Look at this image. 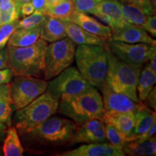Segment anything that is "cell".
<instances>
[{
    "instance_id": "obj_30",
    "label": "cell",
    "mask_w": 156,
    "mask_h": 156,
    "mask_svg": "<svg viewBox=\"0 0 156 156\" xmlns=\"http://www.w3.org/2000/svg\"><path fill=\"white\" fill-rule=\"evenodd\" d=\"M18 23L19 20H15L12 22L0 26V50L5 48L6 45L8 44L11 35L18 28Z\"/></svg>"
},
{
    "instance_id": "obj_27",
    "label": "cell",
    "mask_w": 156,
    "mask_h": 156,
    "mask_svg": "<svg viewBox=\"0 0 156 156\" xmlns=\"http://www.w3.org/2000/svg\"><path fill=\"white\" fill-rule=\"evenodd\" d=\"M105 125L106 140H108L109 143L114 145L117 149L123 151V146L127 142L126 136L110 124H105Z\"/></svg>"
},
{
    "instance_id": "obj_1",
    "label": "cell",
    "mask_w": 156,
    "mask_h": 156,
    "mask_svg": "<svg viewBox=\"0 0 156 156\" xmlns=\"http://www.w3.org/2000/svg\"><path fill=\"white\" fill-rule=\"evenodd\" d=\"M77 125L71 119L52 116L30 130L20 133L23 144L32 153H46L71 146Z\"/></svg>"
},
{
    "instance_id": "obj_7",
    "label": "cell",
    "mask_w": 156,
    "mask_h": 156,
    "mask_svg": "<svg viewBox=\"0 0 156 156\" xmlns=\"http://www.w3.org/2000/svg\"><path fill=\"white\" fill-rule=\"evenodd\" d=\"M75 50L76 44L67 37L48 45L44 79L51 80L70 67L75 60Z\"/></svg>"
},
{
    "instance_id": "obj_6",
    "label": "cell",
    "mask_w": 156,
    "mask_h": 156,
    "mask_svg": "<svg viewBox=\"0 0 156 156\" xmlns=\"http://www.w3.org/2000/svg\"><path fill=\"white\" fill-rule=\"evenodd\" d=\"M142 69L125 63L108 50L106 84L115 92L125 95L139 103L136 85Z\"/></svg>"
},
{
    "instance_id": "obj_8",
    "label": "cell",
    "mask_w": 156,
    "mask_h": 156,
    "mask_svg": "<svg viewBox=\"0 0 156 156\" xmlns=\"http://www.w3.org/2000/svg\"><path fill=\"white\" fill-rule=\"evenodd\" d=\"M48 82L42 78L15 76L11 84L10 98L15 111L26 106L46 92Z\"/></svg>"
},
{
    "instance_id": "obj_12",
    "label": "cell",
    "mask_w": 156,
    "mask_h": 156,
    "mask_svg": "<svg viewBox=\"0 0 156 156\" xmlns=\"http://www.w3.org/2000/svg\"><path fill=\"white\" fill-rule=\"evenodd\" d=\"M104 112L113 111L119 112L134 113L140 105L126 95L115 92L105 84L101 88Z\"/></svg>"
},
{
    "instance_id": "obj_42",
    "label": "cell",
    "mask_w": 156,
    "mask_h": 156,
    "mask_svg": "<svg viewBox=\"0 0 156 156\" xmlns=\"http://www.w3.org/2000/svg\"><path fill=\"white\" fill-rule=\"evenodd\" d=\"M8 67V59H7V49L3 48L0 50V69Z\"/></svg>"
},
{
    "instance_id": "obj_17",
    "label": "cell",
    "mask_w": 156,
    "mask_h": 156,
    "mask_svg": "<svg viewBox=\"0 0 156 156\" xmlns=\"http://www.w3.org/2000/svg\"><path fill=\"white\" fill-rule=\"evenodd\" d=\"M135 122L131 132L126 136L127 142L136 140L138 136L147 131L153 123L156 121L155 111L145 106L143 102L140 103L134 112Z\"/></svg>"
},
{
    "instance_id": "obj_24",
    "label": "cell",
    "mask_w": 156,
    "mask_h": 156,
    "mask_svg": "<svg viewBox=\"0 0 156 156\" xmlns=\"http://www.w3.org/2000/svg\"><path fill=\"white\" fill-rule=\"evenodd\" d=\"M156 82V73L150 69L147 64L142 67L138 78L136 85V92H138V99L140 102H143L150 92L153 88Z\"/></svg>"
},
{
    "instance_id": "obj_45",
    "label": "cell",
    "mask_w": 156,
    "mask_h": 156,
    "mask_svg": "<svg viewBox=\"0 0 156 156\" xmlns=\"http://www.w3.org/2000/svg\"><path fill=\"white\" fill-rule=\"evenodd\" d=\"M30 1L31 0H15V6H16L17 10L18 12V13L20 12V8L21 6H22L24 3L28 2H30Z\"/></svg>"
},
{
    "instance_id": "obj_28",
    "label": "cell",
    "mask_w": 156,
    "mask_h": 156,
    "mask_svg": "<svg viewBox=\"0 0 156 156\" xmlns=\"http://www.w3.org/2000/svg\"><path fill=\"white\" fill-rule=\"evenodd\" d=\"M75 10L86 14H93L103 0H72Z\"/></svg>"
},
{
    "instance_id": "obj_38",
    "label": "cell",
    "mask_w": 156,
    "mask_h": 156,
    "mask_svg": "<svg viewBox=\"0 0 156 156\" xmlns=\"http://www.w3.org/2000/svg\"><path fill=\"white\" fill-rule=\"evenodd\" d=\"M35 11V9L30 2L24 3L20 8L19 18L20 17H25L32 14Z\"/></svg>"
},
{
    "instance_id": "obj_32",
    "label": "cell",
    "mask_w": 156,
    "mask_h": 156,
    "mask_svg": "<svg viewBox=\"0 0 156 156\" xmlns=\"http://www.w3.org/2000/svg\"><path fill=\"white\" fill-rule=\"evenodd\" d=\"M122 1L136 6L147 15H154L155 12V9L153 8L151 0H122Z\"/></svg>"
},
{
    "instance_id": "obj_19",
    "label": "cell",
    "mask_w": 156,
    "mask_h": 156,
    "mask_svg": "<svg viewBox=\"0 0 156 156\" xmlns=\"http://www.w3.org/2000/svg\"><path fill=\"white\" fill-rule=\"evenodd\" d=\"M67 37L64 20L46 15L41 24L40 38L52 43Z\"/></svg>"
},
{
    "instance_id": "obj_21",
    "label": "cell",
    "mask_w": 156,
    "mask_h": 156,
    "mask_svg": "<svg viewBox=\"0 0 156 156\" xmlns=\"http://www.w3.org/2000/svg\"><path fill=\"white\" fill-rule=\"evenodd\" d=\"M124 155L131 156H147L156 155L155 136L143 142L135 140L126 142L123 146Z\"/></svg>"
},
{
    "instance_id": "obj_34",
    "label": "cell",
    "mask_w": 156,
    "mask_h": 156,
    "mask_svg": "<svg viewBox=\"0 0 156 156\" xmlns=\"http://www.w3.org/2000/svg\"><path fill=\"white\" fill-rule=\"evenodd\" d=\"M144 30L149 33L152 36H156V16L155 14L148 15L147 21L144 25Z\"/></svg>"
},
{
    "instance_id": "obj_35",
    "label": "cell",
    "mask_w": 156,
    "mask_h": 156,
    "mask_svg": "<svg viewBox=\"0 0 156 156\" xmlns=\"http://www.w3.org/2000/svg\"><path fill=\"white\" fill-rule=\"evenodd\" d=\"M156 132V121L153 123V124L150 126V128L146 131L145 133L141 134L140 136H138L136 140H134L136 142H143L145 140L151 139V137L155 136Z\"/></svg>"
},
{
    "instance_id": "obj_43",
    "label": "cell",
    "mask_w": 156,
    "mask_h": 156,
    "mask_svg": "<svg viewBox=\"0 0 156 156\" xmlns=\"http://www.w3.org/2000/svg\"><path fill=\"white\" fill-rule=\"evenodd\" d=\"M147 64L150 69H151L154 73H156V51H155L153 54V55H152L151 58H150L149 62H147Z\"/></svg>"
},
{
    "instance_id": "obj_40",
    "label": "cell",
    "mask_w": 156,
    "mask_h": 156,
    "mask_svg": "<svg viewBox=\"0 0 156 156\" xmlns=\"http://www.w3.org/2000/svg\"><path fill=\"white\" fill-rule=\"evenodd\" d=\"M10 90L11 84L7 83L0 85V99H8L11 100L10 98Z\"/></svg>"
},
{
    "instance_id": "obj_15",
    "label": "cell",
    "mask_w": 156,
    "mask_h": 156,
    "mask_svg": "<svg viewBox=\"0 0 156 156\" xmlns=\"http://www.w3.org/2000/svg\"><path fill=\"white\" fill-rule=\"evenodd\" d=\"M112 40L128 44H155V40L152 38L144 29L127 23L124 26L112 31Z\"/></svg>"
},
{
    "instance_id": "obj_46",
    "label": "cell",
    "mask_w": 156,
    "mask_h": 156,
    "mask_svg": "<svg viewBox=\"0 0 156 156\" xmlns=\"http://www.w3.org/2000/svg\"><path fill=\"white\" fill-rule=\"evenodd\" d=\"M56 0H47V7H48V6L51 5Z\"/></svg>"
},
{
    "instance_id": "obj_4",
    "label": "cell",
    "mask_w": 156,
    "mask_h": 156,
    "mask_svg": "<svg viewBox=\"0 0 156 156\" xmlns=\"http://www.w3.org/2000/svg\"><path fill=\"white\" fill-rule=\"evenodd\" d=\"M108 51L107 46L95 45H79L75 50L77 69L90 85L99 90L106 84Z\"/></svg>"
},
{
    "instance_id": "obj_44",
    "label": "cell",
    "mask_w": 156,
    "mask_h": 156,
    "mask_svg": "<svg viewBox=\"0 0 156 156\" xmlns=\"http://www.w3.org/2000/svg\"><path fill=\"white\" fill-rule=\"evenodd\" d=\"M7 126L5 125V124H3V123L0 122V142L5 139L6 132H7Z\"/></svg>"
},
{
    "instance_id": "obj_22",
    "label": "cell",
    "mask_w": 156,
    "mask_h": 156,
    "mask_svg": "<svg viewBox=\"0 0 156 156\" xmlns=\"http://www.w3.org/2000/svg\"><path fill=\"white\" fill-rule=\"evenodd\" d=\"M95 14L103 15L110 17L119 24V28L128 23L124 19L121 8L120 2L119 0H103L93 15Z\"/></svg>"
},
{
    "instance_id": "obj_5",
    "label": "cell",
    "mask_w": 156,
    "mask_h": 156,
    "mask_svg": "<svg viewBox=\"0 0 156 156\" xmlns=\"http://www.w3.org/2000/svg\"><path fill=\"white\" fill-rule=\"evenodd\" d=\"M59 101L47 90L39 95L26 106L16 111L12 119L19 133L30 130L57 112Z\"/></svg>"
},
{
    "instance_id": "obj_16",
    "label": "cell",
    "mask_w": 156,
    "mask_h": 156,
    "mask_svg": "<svg viewBox=\"0 0 156 156\" xmlns=\"http://www.w3.org/2000/svg\"><path fill=\"white\" fill-rule=\"evenodd\" d=\"M67 37L74 44L79 45H95L106 46L107 41L85 30L79 25L67 20H64Z\"/></svg>"
},
{
    "instance_id": "obj_39",
    "label": "cell",
    "mask_w": 156,
    "mask_h": 156,
    "mask_svg": "<svg viewBox=\"0 0 156 156\" xmlns=\"http://www.w3.org/2000/svg\"><path fill=\"white\" fill-rule=\"evenodd\" d=\"M30 2L34 6L35 10L41 12L46 15L47 9V0H31Z\"/></svg>"
},
{
    "instance_id": "obj_14",
    "label": "cell",
    "mask_w": 156,
    "mask_h": 156,
    "mask_svg": "<svg viewBox=\"0 0 156 156\" xmlns=\"http://www.w3.org/2000/svg\"><path fill=\"white\" fill-rule=\"evenodd\" d=\"M68 20L79 25L87 32L101 37L105 40L109 41L112 39V30L110 27L102 24L86 13L74 10Z\"/></svg>"
},
{
    "instance_id": "obj_41",
    "label": "cell",
    "mask_w": 156,
    "mask_h": 156,
    "mask_svg": "<svg viewBox=\"0 0 156 156\" xmlns=\"http://www.w3.org/2000/svg\"><path fill=\"white\" fill-rule=\"evenodd\" d=\"M15 7V0H0V12L8 11Z\"/></svg>"
},
{
    "instance_id": "obj_26",
    "label": "cell",
    "mask_w": 156,
    "mask_h": 156,
    "mask_svg": "<svg viewBox=\"0 0 156 156\" xmlns=\"http://www.w3.org/2000/svg\"><path fill=\"white\" fill-rule=\"evenodd\" d=\"M74 10L75 7L72 0H56L51 5L47 7L46 15L68 20Z\"/></svg>"
},
{
    "instance_id": "obj_3",
    "label": "cell",
    "mask_w": 156,
    "mask_h": 156,
    "mask_svg": "<svg viewBox=\"0 0 156 156\" xmlns=\"http://www.w3.org/2000/svg\"><path fill=\"white\" fill-rule=\"evenodd\" d=\"M47 46L48 42L41 38L25 47L7 46L8 67L14 76L44 78Z\"/></svg>"
},
{
    "instance_id": "obj_18",
    "label": "cell",
    "mask_w": 156,
    "mask_h": 156,
    "mask_svg": "<svg viewBox=\"0 0 156 156\" xmlns=\"http://www.w3.org/2000/svg\"><path fill=\"white\" fill-rule=\"evenodd\" d=\"M100 120L104 124L113 126L124 135L127 136L134 125L135 116L134 113L107 111L103 112Z\"/></svg>"
},
{
    "instance_id": "obj_37",
    "label": "cell",
    "mask_w": 156,
    "mask_h": 156,
    "mask_svg": "<svg viewBox=\"0 0 156 156\" xmlns=\"http://www.w3.org/2000/svg\"><path fill=\"white\" fill-rule=\"evenodd\" d=\"M13 76V73L9 67L0 69V85L10 83Z\"/></svg>"
},
{
    "instance_id": "obj_13",
    "label": "cell",
    "mask_w": 156,
    "mask_h": 156,
    "mask_svg": "<svg viewBox=\"0 0 156 156\" xmlns=\"http://www.w3.org/2000/svg\"><path fill=\"white\" fill-rule=\"evenodd\" d=\"M58 156H124V152L117 149L111 143H88L75 149L58 154Z\"/></svg>"
},
{
    "instance_id": "obj_25",
    "label": "cell",
    "mask_w": 156,
    "mask_h": 156,
    "mask_svg": "<svg viewBox=\"0 0 156 156\" xmlns=\"http://www.w3.org/2000/svg\"><path fill=\"white\" fill-rule=\"evenodd\" d=\"M119 2L123 15L126 22L143 29L148 15L135 5L122 0H120Z\"/></svg>"
},
{
    "instance_id": "obj_2",
    "label": "cell",
    "mask_w": 156,
    "mask_h": 156,
    "mask_svg": "<svg viewBox=\"0 0 156 156\" xmlns=\"http://www.w3.org/2000/svg\"><path fill=\"white\" fill-rule=\"evenodd\" d=\"M57 112L70 119L77 126L90 120L101 119L104 112L102 97L91 85L73 96L61 98Z\"/></svg>"
},
{
    "instance_id": "obj_29",
    "label": "cell",
    "mask_w": 156,
    "mask_h": 156,
    "mask_svg": "<svg viewBox=\"0 0 156 156\" xmlns=\"http://www.w3.org/2000/svg\"><path fill=\"white\" fill-rule=\"evenodd\" d=\"M46 15L41 12L35 10L32 14L19 20L18 28H33L39 26L44 20Z\"/></svg>"
},
{
    "instance_id": "obj_33",
    "label": "cell",
    "mask_w": 156,
    "mask_h": 156,
    "mask_svg": "<svg viewBox=\"0 0 156 156\" xmlns=\"http://www.w3.org/2000/svg\"><path fill=\"white\" fill-rule=\"evenodd\" d=\"M15 20H19V13L16 7L8 11L0 12V26L12 22Z\"/></svg>"
},
{
    "instance_id": "obj_11",
    "label": "cell",
    "mask_w": 156,
    "mask_h": 156,
    "mask_svg": "<svg viewBox=\"0 0 156 156\" xmlns=\"http://www.w3.org/2000/svg\"><path fill=\"white\" fill-rule=\"evenodd\" d=\"M106 140L105 124L100 119H92L77 126L71 145L78 143L104 142Z\"/></svg>"
},
{
    "instance_id": "obj_20",
    "label": "cell",
    "mask_w": 156,
    "mask_h": 156,
    "mask_svg": "<svg viewBox=\"0 0 156 156\" xmlns=\"http://www.w3.org/2000/svg\"><path fill=\"white\" fill-rule=\"evenodd\" d=\"M41 25L33 28H17L9 39L8 46L25 47L34 44L40 38Z\"/></svg>"
},
{
    "instance_id": "obj_23",
    "label": "cell",
    "mask_w": 156,
    "mask_h": 156,
    "mask_svg": "<svg viewBox=\"0 0 156 156\" xmlns=\"http://www.w3.org/2000/svg\"><path fill=\"white\" fill-rule=\"evenodd\" d=\"M2 151L5 156H22L24 153V147L15 126H10L7 128Z\"/></svg>"
},
{
    "instance_id": "obj_9",
    "label": "cell",
    "mask_w": 156,
    "mask_h": 156,
    "mask_svg": "<svg viewBox=\"0 0 156 156\" xmlns=\"http://www.w3.org/2000/svg\"><path fill=\"white\" fill-rule=\"evenodd\" d=\"M88 82L83 77L77 68L69 67L51 80L46 90L54 98L73 96L88 88Z\"/></svg>"
},
{
    "instance_id": "obj_31",
    "label": "cell",
    "mask_w": 156,
    "mask_h": 156,
    "mask_svg": "<svg viewBox=\"0 0 156 156\" xmlns=\"http://www.w3.org/2000/svg\"><path fill=\"white\" fill-rule=\"evenodd\" d=\"M12 104L11 100L0 99V122L10 126L12 115Z\"/></svg>"
},
{
    "instance_id": "obj_47",
    "label": "cell",
    "mask_w": 156,
    "mask_h": 156,
    "mask_svg": "<svg viewBox=\"0 0 156 156\" xmlns=\"http://www.w3.org/2000/svg\"><path fill=\"white\" fill-rule=\"evenodd\" d=\"M151 2L152 5H153V8L155 9V8H156V0H151Z\"/></svg>"
},
{
    "instance_id": "obj_10",
    "label": "cell",
    "mask_w": 156,
    "mask_h": 156,
    "mask_svg": "<svg viewBox=\"0 0 156 156\" xmlns=\"http://www.w3.org/2000/svg\"><path fill=\"white\" fill-rule=\"evenodd\" d=\"M108 49L117 58L126 64L136 67H143L156 51L155 44H128L118 41H107Z\"/></svg>"
},
{
    "instance_id": "obj_36",
    "label": "cell",
    "mask_w": 156,
    "mask_h": 156,
    "mask_svg": "<svg viewBox=\"0 0 156 156\" xmlns=\"http://www.w3.org/2000/svg\"><path fill=\"white\" fill-rule=\"evenodd\" d=\"M144 104L150 108L153 109V110L155 111L156 109V89L155 87L154 86L152 90L150 92L149 94L146 98L143 101Z\"/></svg>"
}]
</instances>
